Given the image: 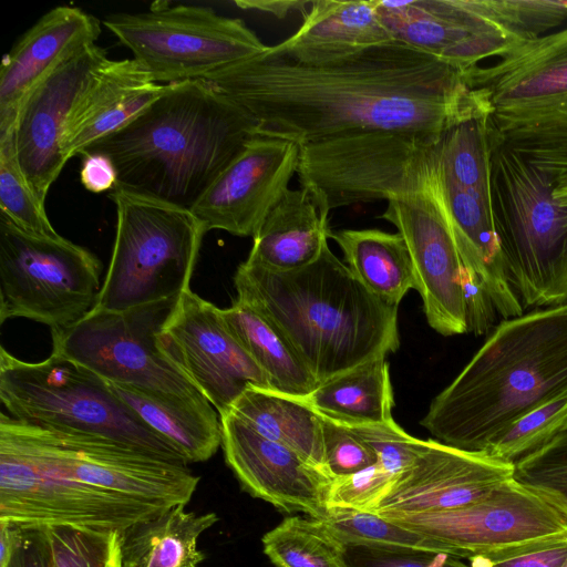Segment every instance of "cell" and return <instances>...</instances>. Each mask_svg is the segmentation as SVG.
<instances>
[{"label":"cell","mask_w":567,"mask_h":567,"mask_svg":"<svg viewBox=\"0 0 567 567\" xmlns=\"http://www.w3.org/2000/svg\"><path fill=\"white\" fill-rule=\"evenodd\" d=\"M483 9L522 41L567 21V0H480Z\"/></svg>","instance_id":"obj_39"},{"label":"cell","mask_w":567,"mask_h":567,"mask_svg":"<svg viewBox=\"0 0 567 567\" xmlns=\"http://www.w3.org/2000/svg\"><path fill=\"white\" fill-rule=\"evenodd\" d=\"M115 239L95 308L123 311L189 289L207 233L188 209L115 187Z\"/></svg>","instance_id":"obj_8"},{"label":"cell","mask_w":567,"mask_h":567,"mask_svg":"<svg viewBox=\"0 0 567 567\" xmlns=\"http://www.w3.org/2000/svg\"><path fill=\"white\" fill-rule=\"evenodd\" d=\"M297 32L268 47L275 55L318 65L342 60L393 41L375 0H313Z\"/></svg>","instance_id":"obj_24"},{"label":"cell","mask_w":567,"mask_h":567,"mask_svg":"<svg viewBox=\"0 0 567 567\" xmlns=\"http://www.w3.org/2000/svg\"><path fill=\"white\" fill-rule=\"evenodd\" d=\"M113 392L187 463L208 461L221 446L220 416L209 401L110 383Z\"/></svg>","instance_id":"obj_26"},{"label":"cell","mask_w":567,"mask_h":567,"mask_svg":"<svg viewBox=\"0 0 567 567\" xmlns=\"http://www.w3.org/2000/svg\"><path fill=\"white\" fill-rule=\"evenodd\" d=\"M313 0H236L234 3L243 10H254L284 19L293 12L302 14Z\"/></svg>","instance_id":"obj_49"},{"label":"cell","mask_w":567,"mask_h":567,"mask_svg":"<svg viewBox=\"0 0 567 567\" xmlns=\"http://www.w3.org/2000/svg\"><path fill=\"white\" fill-rule=\"evenodd\" d=\"M561 567H567V557H566L564 564L561 565Z\"/></svg>","instance_id":"obj_53"},{"label":"cell","mask_w":567,"mask_h":567,"mask_svg":"<svg viewBox=\"0 0 567 567\" xmlns=\"http://www.w3.org/2000/svg\"><path fill=\"white\" fill-rule=\"evenodd\" d=\"M380 218L394 225L405 241L430 327L443 336L466 333L463 261L437 189V174L426 189L389 200Z\"/></svg>","instance_id":"obj_17"},{"label":"cell","mask_w":567,"mask_h":567,"mask_svg":"<svg viewBox=\"0 0 567 567\" xmlns=\"http://www.w3.org/2000/svg\"><path fill=\"white\" fill-rule=\"evenodd\" d=\"M3 567H51L39 527H22L17 546Z\"/></svg>","instance_id":"obj_47"},{"label":"cell","mask_w":567,"mask_h":567,"mask_svg":"<svg viewBox=\"0 0 567 567\" xmlns=\"http://www.w3.org/2000/svg\"><path fill=\"white\" fill-rule=\"evenodd\" d=\"M321 426L326 468L332 478L351 475L378 462L348 426L323 416Z\"/></svg>","instance_id":"obj_43"},{"label":"cell","mask_w":567,"mask_h":567,"mask_svg":"<svg viewBox=\"0 0 567 567\" xmlns=\"http://www.w3.org/2000/svg\"><path fill=\"white\" fill-rule=\"evenodd\" d=\"M463 76L498 145L553 182L567 173V28L520 41Z\"/></svg>","instance_id":"obj_5"},{"label":"cell","mask_w":567,"mask_h":567,"mask_svg":"<svg viewBox=\"0 0 567 567\" xmlns=\"http://www.w3.org/2000/svg\"><path fill=\"white\" fill-rule=\"evenodd\" d=\"M167 508L55 475L0 446V520L121 534Z\"/></svg>","instance_id":"obj_15"},{"label":"cell","mask_w":567,"mask_h":567,"mask_svg":"<svg viewBox=\"0 0 567 567\" xmlns=\"http://www.w3.org/2000/svg\"><path fill=\"white\" fill-rule=\"evenodd\" d=\"M513 477V463L426 440L373 513L385 517L455 509L482 499Z\"/></svg>","instance_id":"obj_22"},{"label":"cell","mask_w":567,"mask_h":567,"mask_svg":"<svg viewBox=\"0 0 567 567\" xmlns=\"http://www.w3.org/2000/svg\"><path fill=\"white\" fill-rule=\"evenodd\" d=\"M103 24L157 84L205 79L268 49L244 21L206 7L155 2L144 12L110 14Z\"/></svg>","instance_id":"obj_11"},{"label":"cell","mask_w":567,"mask_h":567,"mask_svg":"<svg viewBox=\"0 0 567 567\" xmlns=\"http://www.w3.org/2000/svg\"><path fill=\"white\" fill-rule=\"evenodd\" d=\"M303 400L321 416L349 427L393 420L394 399L386 357L320 383Z\"/></svg>","instance_id":"obj_30"},{"label":"cell","mask_w":567,"mask_h":567,"mask_svg":"<svg viewBox=\"0 0 567 567\" xmlns=\"http://www.w3.org/2000/svg\"><path fill=\"white\" fill-rule=\"evenodd\" d=\"M463 73L393 40L318 65L267 49L203 80L247 111L258 134L302 146L364 131L442 135L483 111Z\"/></svg>","instance_id":"obj_1"},{"label":"cell","mask_w":567,"mask_h":567,"mask_svg":"<svg viewBox=\"0 0 567 567\" xmlns=\"http://www.w3.org/2000/svg\"><path fill=\"white\" fill-rule=\"evenodd\" d=\"M178 298L123 311L94 308L71 326L51 329L52 352L83 365L110 383L203 398L158 343V334Z\"/></svg>","instance_id":"obj_13"},{"label":"cell","mask_w":567,"mask_h":567,"mask_svg":"<svg viewBox=\"0 0 567 567\" xmlns=\"http://www.w3.org/2000/svg\"><path fill=\"white\" fill-rule=\"evenodd\" d=\"M218 519L178 504L138 520L118 534L121 567H197L205 559L198 539Z\"/></svg>","instance_id":"obj_27"},{"label":"cell","mask_w":567,"mask_h":567,"mask_svg":"<svg viewBox=\"0 0 567 567\" xmlns=\"http://www.w3.org/2000/svg\"><path fill=\"white\" fill-rule=\"evenodd\" d=\"M349 429L396 478L413 464L423 444V440L409 435L394 420Z\"/></svg>","instance_id":"obj_40"},{"label":"cell","mask_w":567,"mask_h":567,"mask_svg":"<svg viewBox=\"0 0 567 567\" xmlns=\"http://www.w3.org/2000/svg\"><path fill=\"white\" fill-rule=\"evenodd\" d=\"M566 393L567 303L498 323L420 423L443 444L485 452L519 417Z\"/></svg>","instance_id":"obj_4"},{"label":"cell","mask_w":567,"mask_h":567,"mask_svg":"<svg viewBox=\"0 0 567 567\" xmlns=\"http://www.w3.org/2000/svg\"><path fill=\"white\" fill-rule=\"evenodd\" d=\"M158 343L219 415L249 386L271 390L266 374L230 333L221 309L190 289L179 296Z\"/></svg>","instance_id":"obj_16"},{"label":"cell","mask_w":567,"mask_h":567,"mask_svg":"<svg viewBox=\"0 0 567 567\" xmlns=\"http://www.w3.org/2000/svg\"><path fill=\"white\" fill-rule=\"evenodd\" d=\"M553 196L558 204L567 207V173L554 182Z\"/></svg>","instance_id":"obj_51"},{"label":"cell","mask_w":567,"mask_h":567,"mask_svg":"<svg viewBox=\"0 0 567 567\" xmlns=\"http://www.w3.org/2000/svg\"><path fill=\"white\" fill-rule=\"evenodd\" d=\"M275 567H349L346 545L321 519L292 515L261 538Z\"/></svg>","instance_id":"obj_33"},{"label":"cell","mask_w":567,"mask_h":567,"mask_svg":"<svg viewBox=\"0 0 567 567\" xmlns=\"http://www.w3.org/2000/svg\"><path fill=\"white\" fill-rule=\"evenodd\" d=\"M349 567H465L463 559L424 550L346 545Z\"/></svg>","instance_id":"obj_44"},{"label":"cell","mask_w":567,"mask_h":567,"mask_svg":"<svg viewBox=\"0 0 567 567\" xmlns=\"http://www.w3.org/2000/svg\"><path fill=\"white\" fill-rule=\"evenodd\" d=\"M440 136L364 131L302 145L297 169L300 186L328 212L422 192L437 174Z\"/></svg>","instance_id":"obj_9"},{"label":"cell","mask_w":567,"mask_h":567,"mask_svg":"<svg viewBox=\"0 0 567 567\" xmlns=\"http://www.w3.org/2000/svg\"><path fill=\"white\" fill-rule=\"evenodd\" d=\"M496 145L487 114L478 111L446 128L436 145L440 176L492 202V155Z\"/></svg>","instance_id":"obj_32"},{"label":"cell","mask_w":567,"mask_h":567,"mask_svg":"<svg viewBox=\"0 0 567 567\" xmlns=\"http://www.w3.org/2000/svg\"><path fill=\"white\" fill-rule=\"evenodd\" d=\"M256 135L255 118L199 79L168 84L136 117L81 154L106 155L117 188L190 210Z\"/></svg>","instance_id":"obj_2"},{"label":"cell","mask_w":567,"mask_h":567,"mask_svg":"<svg viewBox=\"0 0 567 567\" xmlns=\"http://www.w3.org/2000/svg\"><path fill=\"white\" fill-rule=\"evenodd\" d=\"M234 286L237 300L289 342L319 384L399 349L398 308L362 285L328 245L290 271L244 261Z\"/></svg>","instance_id":"obj_3"},{"label":"cell","mask_w":567,"mask_h":567,"mask_svg":"<svg viewBox=\"0 0 567 567\" xmlns=\"http://www.w3.org/2000/svg\"><path fill=\"white\" fill-rule=\"evenodd\" d=\"M461 287L467 332L475 336L491 332L496 327L498 312L482 280L464 265Z\"/></svg>","instance_id":"obj_46"},{"label":"cell","mask_w":567,"mask_h":567,"mask_svg":"<svg viewBox=\"0 0 567 567\" xmlns=\"http://www.w3.org/2000/svg\"><path fill=\"white\" fill-rule=\"evenodd\" d=\"M394 40L466 72L520 42L495 21L480 0H375Z\"/></svg>","instance_id":"obj_20"},{"label":"cell","mask_w":567,"mask_h":567,"mask_svg":"<svg viewBox=\"0 0 567 567\" xmlns=\"http://www.w3.org/2000/svg\"><path fill=\"white\" fill-rule=\"evenodd\" d=\"M343 254V262L373 295L396 307L410 289H415L412 260L399 233L380 229L330 231Z\"/></svg>","instance_id":"obj_28"},{"label":"cell","mask_w":567,"mask_h":567,"mask_svg":"<svg viewBox=\"0 0 567 567\" xmlns=\"http://www.w3.org/2000/svg\"><path fill=\"white\" fill-rule=\"evenodd\" d=\"M220 416L225 461L241 488L286 513L322 519L333 478L233 412Z\"/></svg>","instance_id":"obj_21"},{"label":"cell","mask_w":567,"mask_h":567,"mask_svg":"<svg viewBox=\"0 0 567 567\" xmlns=\"http://www.w3.org/2000/svg\"><path fill=\"white\" fill-rule=\"evenodd\" d=\"M230 412L259 434L291 449L327 472L321 415L303 399L249 386L235 401Z\"/></svg>","instance_id":"obj_29"},{"label":"cell","mask_w":567,"mask_h":567,"mask_svg":"<svg viewBox=\"0 0 567 567\" xmlns=\"http://www.w3.org/2000/svg\"><path fill=\"white\" fill-rule=\"evenodd\" d=\"M514 477L550 489L567 502V432L516 461Z\"/></svg>","instance_id":"obj_42"},{"label":"cell","mask_w":567,"mask_h":567,"mask_svg":"<svg viewBox=\"0 0 567 567\" xmlns=\"http://www.w3.org/2000/svg\"><path fill=\"white\" fill-rule=\"evenodd\" d=\"M51 567H109L117 533L70 526L39 527Z\"/></svg>","instance_id":"obj_38"},{"label":"cell","mask_w":567,"mask_h":567,"mask_svg":"<svg viewBox=\"0 0 567 567\" xmlns=\"http://www.w3.org/2000/svg\"><path fill=\"white\" fill-rule=\"evenodd\" d=\"M300 145L256 135L202 195L190 213L206 231L254 237L289 189Z\"/></svg>","instance_id":"obj_19"},{"label":"cell","mask_w":567,"mask_h":567,"mask_svg":"<svg viewBox=\"0 0 567 567\" xmlns=\"http://www.w3.org/2000/svg\"><path fill=\"white\" fill-rule=\"evenodd\" d=\"M0 400L11 417L51 430L106 437L163 460L188 464L83 365L52 352L27 362L0 349Z\"/></svg>","instance_id":"obj_6"},{"label":"cell","mask_w":567,"mask_h":567,"mask_svg":"<svg viewBox=\"0 0 567 567\" xmlns=\"http://www.w3.org/2000/svg\"><path fill=\"white\" fill-rule=\"evenodd\" d=\"M328 215L309 189H288L252 237L245 262L274 271L310 265L328 245Z\"/></svg>","instance_id":"obj_25"},{"label":"cell","mask_w":567,"mask_h":567,"mask_svg":"<svg viewBox=\"0 0 567 567\" xmlns=\"http://www.w3.org/2000/svg\"><path fill=\"white\" fill-rule=\"evenodd\" d=\"M80 179L89 192L113 190L117 185V172L106 155L85 154L81 165Z\"/></svg>","instance_id":"obj_48"},{"label":"cell","mask_w":567,"mask_h":567,"mask_svg":"<svg viewBox=\"0 0 567 567\" xmlns=\"http://www.w3.org/2000/svg\"><path fill=\"white\" fill-rule=\"evenodd\" d=\"M100 21L80 8L59 6L44 13L3 56L0 71V136L14 127L27 94L59 64L94 44Z\"/></svg>","instance_id":"obj_23"},{"label":"cell","mask_w":567,"mask_h":567,"mask_svg":"<svg viewBox=\"0 0 567 567\" xmlns=\"http://www.w3.org/2000/svg\"><path fill=\"white\" fill-rule=\"evenodd\" d=\"M567 432V393L515 421L489 443L485 453L515 463Z\"/></svg>","instance_id":"obj_37"},{"label":"cell","mask_w":567,"mask_h":567,"mask_svg":"<svg viewBox=\"0 0 567 567\" xmlns=\"http://www.w3.org/2000/svg\"><path fill=\"white\" fill-rule=\"evenodd\" d=\"M554 182L496 143L492 155L493 218L512 289L524 309L567 303V207Z\"/></svg>","instance_id":"obj_7"},{"label":"cell","mask_w":567,"mask_h":567,"mask_svg":"<svg viewBox=\"0 0 567 567\" xmlns=\"http://www.w3.org/2000/svg\"><path fill=\"white\" fill-rule=\"evenodd\" d=\"M566 557L567 537L475 556L465 567H561Z\"/></svg>","instance_id":"obj_45"},{"label":"cell","mask_w":567,"mask_h":567,"mask_svg":"<svg viewBox=\"0 0 567 567\" xmlns=\"http://www.w3.org/2000/svg\"><path fill=\"white\" fill-rule=\"evenodd\" d=\"M395 480L378 462L351 475L336 477L330 487L327 506L373 513Z\"/></svg>","instance_id":"obj_41"},{"label":"cell","mask_w":567,"mask_h":567,"mask_svg":"<svg viewBox=\"0 0 567 567\" xmlns=\"http://www.w3.org/2000/svg\"><path fill=\"white\" fill-rule=\"evenodd\" d=\"M0 214L28 233L59 236L18 163L13 130L0 136Z\"/></svg>","instance_id":"obj_36"},{"label":"cell","mask_w":567,"mask_h":567,"mask_svg":"<svg viewBox=\"0 0 567 567\" xmlns=\"http://www.w3.org/2000/svg\"><path fill=\"white\" fill-rule=\"evenodd\" d=\"M321 520L344 545L414 549L450 555L449 548L443 543L375 513L347 507H328Z\"/></svg>","instance_id":"obj_35"},{"label":"cell","mask_w":567,"mask_h":567,"mask_svg":"<svg viewBox=\"0 0 567 567\" xmlns=\"http://www.w3.org/2000/svg\"><path fill=\"white\" fill-rule=\"evenodd\" d=\"M21 526L0 520V567L11 557L21 534Z\"/></svg>","instance_id":"obj_50"},{"label":"cell","mask_w":567,"mask_h":567,"mask_svg":"<svg viewBox=\"0 0 567 567\" xmlns=\"http://www.w3.org/2000/svg\"><path fill=\"white\" fill-rule=\"evenodd\" d=\"M100 260L62 236L23 230L0 214V322L27 318L71 326L97 303Z\"/></svg>","instance_id":"obj_12"},{"label":"cell","mask_w":567,"mask_h":567,"mask_svg":"<svg viewBox=\"0 0 567 567\" xmlns=\"http://www.w3.org/2000/svg\"><path fill=\"white\" fill-rule=\"evenodd\" d=\"M221 313L230 333L266 374L271 391L305 399L319 385L289 342L252 308L236 299Z\"/></svg>","instance_id":"obj_31"},{"label":"cell","mask_w":567,"mask_h":567,"mask_svg":"<svg viewBox=\"0 0 567 567\" xmlns=\"http://www.w3.org/2000/svg\"><path fill=\"white\" fill-rule=\"evenodd\" d=\"M109 567H121V555L118 549H115L112 554Z\"/></svg>","instance_id":"obj_52"},{"label":"cell","mask_w":567,"mask_h":567,"mask_svg":"<svg viewBox=\"0 0 567 567\" xmlns=\"http://www.w3.org/2000/svg\"><path fill=\"white\" fill-rule=\"evenodd\" d=\"M0 446L55 475L166 507L187 505L199 483L188 464L106 437L20 422L4 412Z\"/></svg>","instance_id":"obj_10"},{"label":"cell","mask_w":567,"mask_h":567,"mask_svg":"<svg viewBox=\"0 0 567 567\" xmlns=\"http://www.w3.org/2000/svg\"><path fill=\"white\" fill-rule=\"evenodd\" d=\"M385 518L443 543L451 556L466 560L567 537V502L515 477L463 507Z\"/></svg>","instance_id":"obj_14"},{"label":"cell","mask_w":567,"mask_h":567,"mask_svg":"<svg viewBox=\"0 0 567 567\" xmlns=\"http://www.w3.org/2000/svg\"><path fill=\"white\" fill-rule=\"evenodd\" d=\"M109 60L95 43L82 48L43 78L20 105L13 127L17 158L42 204L66 163L62 143L70 115Z\"/></svg>","instance_id":"obj_18"},{"label":"cell","mask_w":567,"mask_h":567,"mask_svg":"<svg viewBox=\"0 0 567 567\" xmlns=\"http://www.w3.org/2000/svg\"><path fill=\"white\" fill-rule=\"evenodd\" d=\"M151 83L154 82L134 59H110L76 102L65 128L62 152L79 132Z\"/></svg>","instance_id":"obj_34"}]
</instances>
